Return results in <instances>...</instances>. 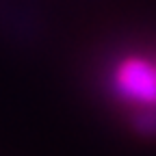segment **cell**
<instances>
[{
	"label": "cell",
	"mask_w": 156,
	"mask_h": 156,
	"mask_svg": "<svg viewBox=\"0 0 156 156\" xmlns=\"http://www.w3.org/2000/svg\"><path fill=\"white\" fill-rule=\"evenodd\" d=\"M113 91L139 111L156 108V63L143 56H126L113 69Z\"/></svg>",
	"instance_id": "obj_1"
}]
</instances>
